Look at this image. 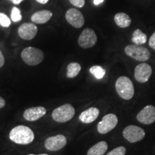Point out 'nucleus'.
<instances>
[{
    "label": "nucleus",
    "instance_id": "nucleus-1",
    "mask_svg": "<svg viewBox=\"0 0 155 155\" xmlns=\"http://www.w3.org/2000/svg\"><path fill=\"white\" fill-rule=\"evenodd\" d=\"M9 139L17 144L26 145L32 143L35 135L32 129L28 127L19 125L15 127L9 132Z\"/></svg>",
    "mask_w": 155,
    "mask_h": 155
},
{
    "label": "nucleus",
    "instance_id": "nucleus-2",
    "mask_svg": "<svg viewBox=\"0 0 155 155\" xmlns=\"http://www.w3.org/2000/svg\"><path fill=\"white\" fill-rule=\"evenodd\" d=\"M116 90L119 96L124 100H130L134 95L133 83L128 77L121 76L116 82Z\"/></svg>",
    "mask_w": 155,
    "mask_h": 155
},
{
    "label": "nucleus",
    "instance_id": "nucleus-3",
    "mask_svg": "<svg viewBox=\"0 0 155 155\" xmlns=\"http://www.w3.org/2000/svg\"><path fill=\"white\" fill-rule=\"evenodd\" d=\"M21 57L27 65H37L44 59V53L41 50L34 47L25 48L21 53Z\"/></svg>",
    "mask_w": 155,
    "mask_h": 155
},
{
    "label": "nucleus",
    "instance_id": "nucleus-4",
    "mask_svg": "<svg viewBox=\"0 0 155 155\" xmlns=\"http://www.w3.org/2000/svg\"><path fill=\"white\" fill-rule=\"evenodd\" d=\"M75 113V108L71 104H66L59 106L53 111L52 117L55 121L65 123L73 119Z\"/></svg>",
    "mask_w": 155,
    "mask_h": 155
},
{
    "label": "nucleus",
    "instance_id": "nucleus-5",
    "mask_svg": "<svg viewBox=\"0 0 155 155\" xmlns=\"http://www.w3.org/2000/svg\"><path fill=\"white\" fill-rule=\"evenodd\" d=\"M125 53L136 61L144 62L150 58V52L147 48L137 45H129L125 48Z\"/></svg>",
    "mask_w": 155,
    "mask_h": 155
},
{
    "label": "nucleus",
    "instance_id": "nucleus-6",
    "mask_svg": "<svg viewBox=\"0 0 155 155\" xmlns=\"http://www.w3.org/2000/svg\"><path fill=\"white\" fill-rule=\"evenodd\" d=\"M124 137L131 143L141 141L145 137V131L142 128L134 125L128 126L123 131Z\"/></svg>",
    "mask_w": 155,
    "mask_h": 155
},
{
    "label": "nucleus",
    "instance_id": "nucleus-7",
    "mask_svg": "<svg viewBox=\"0 0 155 155\" xmlns=\"http://www.w3.org/2000/svg\"><path fill=\"white\" fill-rule=\"evenodd\" d=\"M118 124V118L115 114H108L103 117L97 125V130L101 134H105L113 130Z\"/></svg>",
    "mask_w": 155,
    "mask_h": 155
},
{
    "label": "nucleus",
    "instance_id": "nucleus-8",
    "mask_svg": "<svg viewBox=\"0 0 155 155\" xmlns=\"http://www.w3.org/2000/svg\"><path fill=\"white\" fill-rule=\"evenodd\" d=\"M78 42L79 45L84 49L94 47L97 42V35L96 32L92 29H85L79 36Z\"/></svg>",
    "mask_w": 155,
    "mask_h": 155
},
{
    "label": "nucleus",
    "instance_id": "nucleus-9",
    "mask_svg": "<svg viewBox=\"0 0 155 155\" xmlns=\"http://www.w3.org/2000/svg\"><path fill=\"white\" fill-rule=\"evenodd\" d=\"M67 144V139L63 134L50 137L45 141V147L48 150L55 152L63 149Z\"/></svg>",
    "mask_w": 155,
    "mask_h": 155
},
{
    "label": "nucleus",
    "instance_id": "nucleus-10",
    "mask_svg": "<svg viewBox=\"0 0 155 155\" xmlns=\"http://www.w3.org/2000/svg\"><path fill=\"white\" fill-rule=\"evenodd\" d=\"M65 19L70 25L75 28H82L85 23V19L82 13L74 8L69 9L66 12Z\"/></svg>",
    "mask_w": 155,
    "mask_h": 155
},
{
    "label": "nucleus",
    "instance_id": "nucleus-11",
    "mask_svg": "<svg viewBox=\"0 0 155 155\" xmlns=\"http://www.w3.org/2000/svg\"><path fill=\"white\" fill-rule=\"evenodd\" d=\"M152 68L147 63H141L135 68L134 78L139 83H146L152 75Z\"/></svg>",
    "mask_w": 155,
    "mask_h": 155
},
{
    "label": "nucleus",
    "instance_id": "nucleus-12",
    "mask_svg": "<svg viewBox=\"0 0 155 155\" xmlns=\"http://www.w3.org/2000/svg\"><path fill=\"white\" fill-rule=\"evenodd\" d=\"M137 119L143 124L149 125L155 121V107L148 105L143 108L137 114Z\"/></svg>",
    "mask_w": 155,
    "mask_h": 155
},
{
    "label": "nucleus",
    "instance_id": "nucleus-13",
    "mask_svg": "<svg viewBox=\"0 0 155 155\" xmlns=\"http://www.w3.org/2000/svg\"><path fill=\"white\" fill-rule=\"evenodd\" d=\"M38 33V28L34 23H23L18 29L19 36L23 40H32Z\"/></svg>",
    "mask_w": 155,
    "mask_h": 155
},
{
    "label": "nucleus",
    "instance_id": "nucleus-14",
    "mask_svg": "<svg viewBox=\"0 0 155 155\" xmlns=\"http://www.w3.org/2000/svg\"><path fill=\"white\" fill-rule=\"evenodd\" d=\"M46 112L47 110L43 106H37L25 110L23 116L27 121H35L42 118L46 114Z\"/></svg>",
    "mask_w": 155,
    "mask_h": 155
},
{
    "label": "nucleus",
    "instance_id": "nucleus-15",
    "mask_svg": "<svg viewBox=\"0 0 155 155\" xmlns=\"http://www.w3.org/2000/svg\"><path fill=\"white\" fill-rule=\"evenodd\" d=\"M99 115V110L97 108L91 107L83 111L79 116V120L84 124H90L94 121Z\"/></svg>",
    "mask_w": 155,
    "mask_h": 155
},
{
    "label": "nucleus",
    "instance_id": "nucleus-16",
    "mask_svg": "<svg viewBox=\"0 0 155 155\" xmlns=\"http://www.w3.org/2000/svg\"><path fill=\"white\" fill-rule=\"evenodd\" d=\"M53 13L49 10H40L36 12L31 17L32 22L36 24H44L51 19Z\"/></svg>",
    "mask_w": 155,
    "mask_h": 155
},
{
    "label": "nucleus",
    "instance_id": "nucleus-17",
    "mask_svg": "<svg viewBox=\"0 0 155 155\" xmlns=\"http://www.w3.org/2000/svg\"><path fill=\"white\" fill-rule=\"evenodd\" d=\"M108 150V144L106 141H101L91 147L87 155H104Z\"/></svg>",
    "mask_w": 155,
    "mask_h": 155
},
{
    "label": "nucleus",
    "instance_id": "nucleus-18",
    "mask_svg": "<svg viewBox=\"0 0 155 155\" xmlns=\"http://www.w3.org/2000/svg\"><path fill=\"white\" fill-rule=\"evenodd\" d=\"M114 21L116 24L121 28H126L130 26L131 19L127 14L124 12L117 13L114 17Z\"/></svg>",
    "mask_w": 155,
    "mask_h": 155
},
{
    "label": "nucleus",
    "instance_id": "nucleus-19",
    "mask_svg": "<svg viewBox=\"0 0 155 155\" xmlns=\"http://www.w3.org/2000/svg\"><path fill=\"white\" fill-rule=\"evenodd\" d=\"M131 40H132V42L135 45H144L146 43L147 40V36L146 34L144 33V32L139 30V29H137V30L133 32Z\"/></svg>",
    "mask_w": 155,
    "mask_h": 155
},
{
    "label": "nucleus",
    "instance_id": "nucleus-20",
    "mask_svg": "<svg viewBox=\"0 0 155 155\" xmlns=\"http://www.w3.org/2000/svg\"><path fill=\"white\" fill-rule=\"evenodd\" d=\"M81 66L78 63H71L67 67L66 75L68 78H73L76 77L81 72Z\"/></svg>",
    "mask_w": 155,
    "mask_h": 155
},
{
    "label": "nucleus",
    "instance_id": "nucleus-21",
    "mask_svg": "<svg viewBox=\"0 0 155 155\" xmlns=\"http://www.w3.org/2000/svg\"><path fill=\"white\" fill-rule=\"evenodd\" d=\"M89 71H90V73L98 80L102 79L106 74V70L99 65H94V66L91 68Z\"/></svg>",
    "mask_w": 155,
    "mask_h": 155
},
{
    "label": "nucleus",
    "instance_id": "nucleus-22",
    "mask_svg": "<svg viewBox=\"0 0 155 155\" xmlns=\"http://www.w3.org/2000/svg\"><path fill=\"white\" fill-rule=\"evenodd\" d=\"M22 15H21L20 10L19 9L17 8L16 7H14L12 9V13H11V19L13 22H17L19 21L22 20Z\"/></svg>",
    "mask_w": 155,
    "mask_h": 155
},
{
    "label": "nucleus",
    "instance_id": "nucleus-23",
    "mask_svg": "<svg viewBox=\"0 0 155 155\" xmlns=\"http://www.w3.org/2000/svg\"><path fill=\"white\" fill-rule=\"evenodd\" d=\"M0 25L5 28H8L11 25V20L4 13H0Z\"/></svg>",
    "mask_w": 155,
    "mask_h": 155
},
{
    "label": "nucleus",
    "instance_id": "nucleus-24",
    "mask_svg": "<svg viewBox=\"0 0 155 155\" xmlns=\"http://www.w3.org/2000/svg\"><path fill=\"white\" fill-rule=\"evenodd\" d=\"M126 152H127V150L124 147H118L108 152L106 155H124Z\"/></svg>",
    "mask_w": 155,
    "mask_h": 155
},
{
    "label": "nucleus",
    "instance_id": "nucleus-25",
    "mask_svg": "<svg viewBox=\"0 0 155 155\" xmlns=\"http://www.w3.org/2000/svg\"><path fill=\"white\" fill-rule=\"evenodd\" d=\"M70 2L76 7L81 8L85 5V0H69Z\"/></svg>",
    "mask_w": 155,
    "mask_h": 155
},
{
    "label": "nucleus",
    "instance_id": "nucleus-26",
    "mask_svg": "<svg viewBox=\"0 0 155 155\" xmlns=\"http://www.w3.org/2000/svg\"><path fill=\"white\" fill-rule=\"evenodd\" d=\"M149 45L152 49L155 50V32L152 34L150 40H149Z\"/></svg>",
    "mask_w": 155,
    "mask_h": 155
},
{
    "label": "nucleus",
    "instance_id": "nucleus-27",
    "mask_svg": "<svg viewBox=\"0 0 155 155\" xmlns=\"http://www.w3.org/2000/svg\"><path fill=\"white\" fill-rule=\"evenodd\" d=\"M5 64V57H4L2 53L0 50V68L2 67Z\"/></svg>",
    "mask_w": 155,
    "mask_h": 155
},
{
    "label": "nucleus",
    "instance_id": "nucleus-28",
    "mask_svg": "<svg viewBox=\"0 0 155 155\" xmlns=\"http://www.w3.org/2000/svg\"><path fill=\"white\" fill-rule=\"evenodd\" d=\"M5 106V101L3 98L0 96V108H3Z\"/></svg>",
    "mask_w": 155,
    "mask_h": 155
},
{
    "label": "nucleus",
    "instance_id": "nucleus-29",
    "mask_svg": "<svg viewBox=\"0 0 155 155\" xmlns=\"http://www.w3.org/2000/svg\"><path fill=\"white\" fill-rule=\"evenodd\" d=\"M13 2V4H15V5H19V4H20L22 2L24 1V0H10Z\"/></svg>",
    "mask_w": 155,
    "mask_h": 155
},
{
    "label": "nucleus",
    "instance_id": "nucleus-30",
    "mask_svg": "<svg viewBox=\"0 0 155 155\" xmlns=\"http://www.w3.org/2000/svg\"><path fill=\"white\" fill-rule=\"evenodd\" d=\"M104 2V0H94V4L95 5H100L101 3H102Z\"/></svg>",
    "mask_w": 155,
    "mask_h": 155
},
{
    "label": "nucleus",
    "instance_id": "nucleus-31",
    "mask_svg": "<svg viewBox=\"0 0 155 155\" xmlns=\"http://www.w3.org/2000/svg\"><path fill=\"white\" fill-rule=\"evenodd\" d=\"M36 1L38 2H39V3L42 4V5H45V4L48 3L49 0H36Z\"/></svg>",
    "mask_w": 155,
    "mask_h": 155
},
{
    "label": "nucleus",
    "instance_id": "nucleus-32",
    "mask_svg": "<svg viewBox=\"0 0 155 155\" xmlns=\"http://www.w3.org/2000/svg\"><path fill=\"white\" fill-rule=\"evenodd\" d=\"M29 155H36V154H29ZM38 155H48V154H38Z\"/></svg>",
    "mask_w": 155,
    "mask_h": 155
}]
</instances>
